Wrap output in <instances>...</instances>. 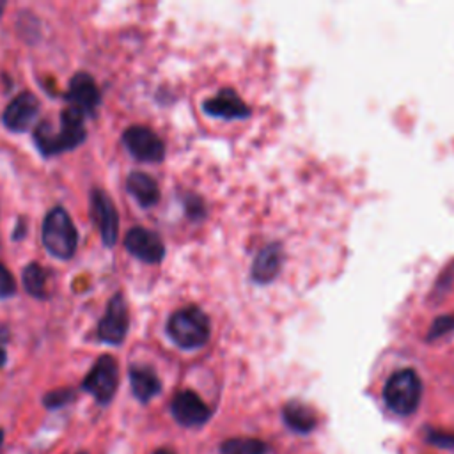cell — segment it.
Here are the masks:
<instances>
[{"label": "cell", "mask_w": 454, "mask_h": 454, "mask_svg": "<svg viewBox=\"0 0 454 454\" xmlns=\"http://www.w3.org/2000/svg\"><path fill=\"white\" fill-rule=\"evenodd\" d=\"M83 121H85V115L80 110H76L73 106L64 108L60 114V119H59L57 131L53 129L50 121H43L35 126L34 135H32L35 147L39 149V153L44 158H50V156H55V154H60V153L78 147L87 137Z\"/></svg>", "instance_id": "cell-1"}, {"label": "cell", "mask_w": 454, "mask_h": 454, "mask_svg": "<svg viewBox=\"0 0 454 454\" xmlns=\"http://www.w3.org/2000/svg\"><path fill=\"white\" fill-rule=\"evenodd\" d=\"M167 333L183 349L202 348L209 340L211 325L206 312L195 305L176 310L167 323Z\"/></svg>", "instance_id": "cell-2"}, {"label": "cell", "mask_w": 454, "mask_h": 454, "mask_svg": "<svg viewBox=\"0 0 454 454\" xmlns=\"http://www.w3.org/2000/svg\"><path fill=\"white\" fill-rule=\"evenodd\" d=\"M41 241L57 259L66 261L74 255L78 232L69 213L62 206H55L46 213L41 225Z\"/></svg>", "instance_id": "cell-3"}, {"label": "cell", "mask_w": 454, "mask_h": 454, "mask_svg": "<svg viewBox=\"0 0 454 454\" xmlns=\"http://www.w3.org/2000/svg\"><path fill=\"white\" fill-rule=\"evenodd\" d=\"M422 395L420 378L413 369L395 371L383 387V401L397 415H411Z\"/></svg>", "instance_id": "cell-4"}, {"label": "cell", "mask_w": 454, "mask_h": 454, "mask_svg": "<svg viewBox=\"0 0 454 454\" xmlns=\"http://www.w3.org/2000/svg\"><path fill=\"white\" fill-rule=\"evenodd\" d=\"M119 387V367L114 356L101 355L82 381V390L90 394L98 404L106 406Z\"/></svg>", "instance_id": "cell-5"}, {"label": "cell", "mask_w": 454, "mask_h": 454, "mask_svg": "<svg viewBox=\"0 0 454 454\" xmlns=\"http://www.w3.org/2000/svg\"><path fill=\"white\" fill-rule=\"evenodd\" d=\"M122 142L128 153L145 163H158L165 158L163 140L147 126H129L122 133Z\"/></svg>", "instance_id": "cell-6"}, {"label": "cell", "mask_w": 454, "mask_h": 454, "mask_svg": "<svg viewBox=\"0 0 454 454\" xmlns=\"http://www.w3.org/2000/svg\"><path fill=\"white\" fill-rule=\"evenodd\" d=\"M90 216L105 247H114L119 236V215L110 195L101 188H94L90 192Z\"/></svg>", "instance_id": "cell-7"}, {"label": "cell", "mask_w": 454, "mask_h": 454, "mask_svg": "<svg viewBox=\"0 0 454 454\" xmlns=\"http://www.w3.org/2000/svg\"><path fill=\"white\" fill-rule=\"evenodd\" d=\"M128 325H129V316H128V307L121 293L114 294L108 301L105 316L98 323L96 335L101 342L106 344H121L128 333Z\"/></svg>", "instance_id": "cell-8"}, {"label": "cell", "mask_w": 454, "mask_h": 454, "mask_svg": "<svg viewBox=\"0 0 454 454\" xmlns=\"http://www.w3.org/2000/svg\"><path fill=\"white\" fill-rule=\"evenodd\" d=\"M124 247L133 257L147 264H156L165 255L161 238L145 227H131L124 236Z\"/></svg>", "instance_id": "cell-9"}, {"label": "cell", "mask_w": 454, "mask_h": 454, "mask_svg": "<svg viewBox=\"0 0 454 454\" xmlns=\"http://www.w3.org/2000/svg\"><path fill=\"white\" fill-rule=\"evenodd\" d=\"M170 413L176 419V422L184 427L202 426L211 417L209 406L193 390L177 392L172 397Z\"/></svg>", "instance_id": "cell-10"}, {"label": "cell", "mask_w": 454, "mask_h": 454, "mask_svg": "<svg viewBox=\"0 0 454 454\" xmlns=\"http://www.w3.org/2000/svg\"><path fill=\"white\" fill-rule=\"evenodd\" d=\"M39 112V99L30 92L23 90L11 99L2 114V122L9 131L23 133L28 129Z\"/></svg>", "instance_id": "cell-11"}, {"label": "cell", "mask_w": 454, "mask_h": 454, "mask_svg": "<svg viewBox=\"0 0 454 454\" xmlns=\"http://www.w3.org/2000/svg\"><path fill=\"white\" fill-rule=\"evenodd\" d=\"M64 98L69 101V105L76 110H80L83 115H94L99 101H101V96H99V90H98V85L94 82V78L85 73V71H80L76 73L71 80H69V85H67V90L64 94Z\"/></svg>", "instance_id": "cell-12"}, {"label": "cell", "mask_w": 454, "mask_h": 454, "mask_svg": "<svg viewBox=\"0 0 454 454\" xmlns=\"http://www.w3.org/2000/svg\"><path fill=\"white\" fill-rule=\"evenodd\" d=\"M202 108L207 115L220 119H245L250 115V108L231 89H223L213 98L206 99Z\"/></svg>", "instance_id": "cell-13"}, {"label": "cell", "mask_w": 454, "mask_h": 454, "mask_svg": "<svg viewBox=\"0 0 454 454\" xmlns=\"http://www.w3.org/2000/svg\"><path fill=\"white\" fill-rule=\"evenodd\" d=\"M128 376H129L131 392L142 404L149 403L154 395L161 392V381L158 374L147 365H131L128 371Z\"/></svg>", "instance_id": "cell-14"}, {"label": "cell", "mask_w": 454, "mask_h": 454, "mask_svg": "<svg viewBox=\"0 0 454 454\" xmlns=\"http://www.w3.org/2000/svg\"><path fill=\"white\" fill-rule=\"evenodd\" d=\"M126 190L142 207H151L160 200L158 183L149 174L140 170L129 172L126 179Z\"/></svg>", "instance_id": "cell-15"}, {"label": "cell", "mask_w": 454, "mask_h": 454, "mask_svg": "<svg viewBox=\"0 0 454 454\" xmlns=\"http://www.w3.org/2000/svg\"><path fill=\"white\" fill-rule=\"evenodd\" d=\"M282 248L277 243L264 247L254 261L252 266V278L257 282H270L277 277L280 264H282Z\"/></svg>", "instance_id": "cell-16"}, {"label": "cell", "mask_w": 454, "mask_h": 454, "mask_svg": "<svg viewBox=\"0 0 454 454\" xmlns=\"http://www.w3.org/2000/svg\"><path fill=\"white\" fill-rule=\"evenodd\" d=\"M282 419L287 424V427H291L296 433H310L317 424V417L312 411V408L300 401L286 403V406L282 408Z\"/></svg>", "instance_id": "cell-17"}, {"label": "cell", "mask_w": 454, "mask_h": 454, "mask_svg": "<svg viewBox=\"0 0 454 454\" xmlns=\"http://www.w3.org/2000/svg\"><path fill=\"white\" fill-rule=\"evenodd\" d=\"M21 282L30 296L37 300L48 298V271L41 264L28 262L21 271Z\"/></svg>", "instance_id": "cell-18"}, {"label": "cell", "mask_w": 454, "mask_h": 454, "mask_svg": "<svg viewBox=\"0 0 454 454\" xmlns=\"http://www.w3.org/2000/svg\"><path fill=\"white\" fill-rule=\"evenodd\" d=\"M222 454H268V443L259 438H229L220 445Z\"/></svg>", "instance_id": "cell-19"}, {"label": "cell", "mask_w": 454, "mask_h": 454, "mask_svg": "<svg viewBox=\"0 0 454 454\" xmlns=\"http://www.w3.org/2000/svg\"><path fill=\"white\" fill-rule=\"evenodd\" d=\"M71 401H74V390L73 388H55L50 390L43 395V404L48 410H57V408H64L67 406Z\"/></svg>", "instance_id": "cell-20"}, {"label": "cell", "mask_w": 454, "mask_h": 454, "mask_svg": "<svg viewBox=\"0 0 454 454\" xmlns=\"http://www.w3.org/2000/svg\"><path fill=\"white\" fill-rule=\"evenodd\" d=\"M14 293H16L14 277H12L11 271L0 262V300L11 298Z\"/></svg>", "instance_id": "cell-21"}, {"label": "cell", "mask_w": 454, "mask_h": 454, "mask_svg": "<svg viewBox=\"0 0 454 454\" xmlns=\"http://www.w3.org/2000/svg\"><path fill=\"white\" fill-rule=\"evenodd\" d=\"M450 330H454V316H443V317H438L433 323V328H431L427 337L434 339V337H440V335H443V333H447Z\"/></svg>", "instance_id": "cell-22"}, {"label": "cell", "mask_w": 454, "mask_h": 454, "mask_svg": "<svg viewBox=\"0 0 454 454\" xmlns=\"http://www.w3.org/2000/svg\"><path fill=\"white\" fill-rule=\"evenodd\" d=\"M427 440L438 447H454V434L442 431H429Z\"/></svg>", "instance_id": "cell-23"}, {"label": "cell", "mask_w": 454, "mask_h": 454, "mask_svg": "<svg viewBox=\"0 0 454 454\" xmlns=\"http://www.w3.org/2000/svg\"><path fill=\"white\" fill-rule=\"evenodd\" d=\"M186 204V213L192 216V218H197L204 213V207H202V202L197 199V197H190L184 200Z\"/></svg>", "instance_id": "cell-24"}, {"label": "cell", "mask_w": 454, "mask_h": 454, "mask_svg": "<svg viewBox=\"0 0 454 454\" xmlns=\"http://www.w3.org/2000/svg\"><path fill=\"white\" fill-rule=\"evenodd\" d=\"M25 234H27V227H25V223H23V218H20V220H18V225H16V229H14V232H12V239H14V241H20V239L25 238Z\"/></svg>", "instance_id": "cell-25"}, {"label": "cell", "mask_w": 454, "mask_h": 454, "mask_svg": "<svg viewBox=\"0 0 454 454\" xmlns=\"http://www.w3.org/2000/svg\"><path fill=\"white\" fill-rule=\"evenodd\" d=\"M5 360H7V355H5V349L4 348H0V367L5 364Z\"/></svg>", "instance_id": "cell-26"}, {"label": "cell", "mask_w": 454, "mask_h": 454, "mask_svg": "<svg viewBox=\"0 0 454 454\" xmlns=\"http://www.w3.org/2000/svg\"><path fill=\"white\" fill-rule=\"evenodd\" d=\"M153 454H174V452L168 449H156Z\"/></svg>", "instance_id": "cell-27"}, {"label": "cell", "mask_w": 454, "mask_h": 454, "mask_svg": "<svg viewBox=\"0 0 454 454\" xmlns=\"http://www.w3.org/2000/svg\"><path fill=\"white\" fill-rule=\"evenodd\" d=\"M2 442H4V431L0 429V447H2Z\"/></svg>", "instance_id": "cell-28"}, {"label": "cell", "mask_w": 454, "mask_h": 454, "mask_svg": "<svg viewBox=\"0 0 454 454\" xmlns=\"http://www.w3.org/2000/svg\"><path fill=\"white\" fill-rule=\"evenodd\" d=\"M4 7H5V4H4V2H0V16H2V11H4Z\"/></svg>", "instance_id": "cell-29"}, {"label": "cell", "mask_w": 454, "mask_h": 454, "mask_svg": "<svg viewBox=\"0 0 454 454\" xmlns=\"http://www.w3.org/2000/svg\"><path fill=\"white\" fill-rule=\"evenodd\" d=\"M80 454H87V452H80Z\"/></svg>", "instance_id": "cell-30"}]
</instances>
